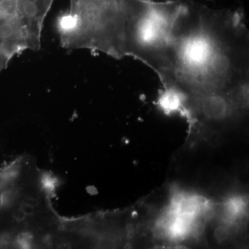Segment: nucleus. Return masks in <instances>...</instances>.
I'll return each instance as SVG.
<instances>
[{"instance_id": "2", "label": "nucleus", "mask_w": 249, "mask_h": 249, "mask_svg": "<svg viewBox=\"0 0 249 249\" xmlns=\"http://www.w3.org/2000/svg\"><path fill=\"white\" fill-rule=\"evenodd\" d=\"M137 1L70 0V10L57 19L62 47L125 58L127 26Z\"/></svg>"}, {"instance_id": "4", "label": "nucleus", "mask_w": 249, "mask_h": 249, "mask_svg": "<svg viewBox=\"0 0 249 249\" xmlns=\"http://www.w3.org/2000/svg\"><path fill=\"white\" fill-rule=\"evenodd\" d=\"M44 22L19 4L16 14L0 18V72L16 55L40 49Z\"/></svg>"}, {"instance_id": "3", "label": "nucleus", "mask_w": 249, "mask_h": 249, "mask_svg": "<svg viewBox=\"0 0 249 249\" xmlns=\"http://www.w3.org/2000/svg\"><path fill=\"white\" fill-rule=\"evenodd\" d=\"M181 0H137L126 34V58H133L165 80L175 19Z\"/></svg>"}, {"instance_id": "5", "label": "nucleus", "mask_w": 249, "mask_h": 249, "mask_svg": "<svg viewBox=\"0 0 249 249\" xmlns=\"http://www.w3.org/2000/svg\"><path fill=\"white\" fill-rule=\"evenodd\" d=\"M214 237L219 242H224L230 235L229 228L226 226H219L214 231Z\"/></svg>"}, {"instance_id": "1", "label": "nucleus", "mask_w": 249, "mask_h": 249, "mask_svg": "<svg viewBox=\"0 0 249 249\" xmlns=\"http://www.w3.org/2000/svg\"><path fill=\"white\" fill-rule=\"evenodd\" d=\"M182 2L162 92L180 107L211 97L249 101V30L241 13Z\"/></svg>"}]
</instances>
